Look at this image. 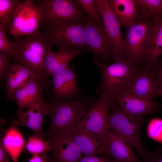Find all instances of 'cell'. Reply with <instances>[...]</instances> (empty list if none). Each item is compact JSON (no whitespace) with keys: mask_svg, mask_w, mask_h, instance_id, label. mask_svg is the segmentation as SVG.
Masks as SVG:
<instances>
[{"mask_svg":"<svg viewBox=\"0 0 162 162\" xmlns=\"http://www.w3.org/2000/svg\"><path fill=\"white\" fill-rule=\"evenodd\" d=\"M4 27L0 24V52H4L13 56L14 53L13 41L6 34Z\"/></svg>","mask_w":162,"mask_h":162,"instance_id":"f546056e","label":"cell"},{"mask_svg":"<svg viewBox=\"0 0 162 162\" xmlns=\"http://www.w3.org/2000/svg\"><path fill=\"white\" fill-rule=\"evenodd\" d=\"M41 18V9L36 6L33 1H21L10 25L9 35H12L16 40L40 32Z\"/></svg>","mask_w":162,"mask_h":162,"instance_id":"52a82bcc","label":"cell"},{"mask_svg":"<svg viewBox=\"0 0 162 162\" xmlns=\"http://www.w3.org/2000/svg\"><path fill=\"white\" fill-rule=\"evenodd\" d=\"M106 139L108 155L113 158L110 162H141L134 153L132 147L108 129Z\"/></svg>","mask_w":162,"mask_h":162,"instance_id":"ffe728a7","label":"cell"},{"mask_svg":"<svg viewBox=\"0 0 162 162\" xmlns=\"http://www.w3.org/2000/svg\"><path fill=\"white\" fill-rule=\"evenodd\" d=\"M51 48L47 50L44 62V70L48 77L52 76L62 71L68 67L69 63L74 57L83 52H88L86 48L83 50H58L55 52Z\"/></svg>","mask_w":162,"mask_h":162,"instance_id":"e0dca14e","label":"cell"},{"mask_svg":"<svg viewBox=\"0 0 162 162\" xmlns=\"http://www.w3.org/2000/svg\"><path fill=\"white\" fill-rule=\"evenodd\" d=\"M158 88L151 70L145 68L137 70L125 90L138 97L153 100L157 95Z\"/></svg>","mask_w":162,"mask_h":162,"instance_id":"2e32d148","label":"cell"},{"mask_svg":"<svg viewBox=\"0 0 162 162\" xmlns=\"http://www.w3.org/2000/svg\"><path fill=\"white\" fill-rule=\"evenodd\" d=\"M93 102L89 96L49 101L47 115L50 124L47 132L48 138L61 134L70 133L85 116Z\"/></svg>","mask_w":162,"mask_h":162,"instance_id":"7a4b0ae2","label":"cell"},{"mask_svg":"<svg viewBox=\"0 0 162 162\" xmlns=\"http://www.w3.org/2000/svg\"><path fill=\"white\" fill-rule=\"evenodd\" d=\"M33 76H35L29 69L19 64H13L5 78L6 98L13 100L16 90Z\"/></svg>","mask_w":162,"mask_h":162,"instance_id":"603a6c76","label":"cell"},{"mask_svg":"<svg viewBox=\"0 0 162 162\" xmlns=\"http://www.w3.org/2000/svg\"><path fill=\"white\" fill-rule=\"evenodd\" d=\"M13 122L1 139L2 144L13 162H18L19 156L26 144L21 132Z\"/></svg>","mask_w":162,"mask_h":162,"instance_id":"cb8c5ba5","label":"cell"},{"mask_svg":"<svg viewBox=\"0 0 162 162\" xmlns=\"http://www.w3.org/2000/svg\"><path fill=\"white\" fill-rule=\"evenodd\" d=\"M103 21L105 32L112 46L111 58L114 62L126 60L123 50L124 38L120 23L110 6L108 0H94Z\"/></svg>","mask_w":162,"mask_h":162,"instance_id":"30bf717a","label":"cell"},{"mask_svg":"<svg viewBox=\"0 0 162 162\" xmlns=\"http://www.w3.org/2000/svg\"><path fill=\"white\" fill-rule=\"evenodd\" d=\"M52 77L53 99H70L78 97L79 90L73 67L68 66Z\"/></svg>","mask_w":162,"mask_h":162,"instance_id":"9a60e30c","label":"cell"},{"mask_svg":"<svg viewBox=\"0 0 162 162\" xmlns=\"http://www.w3.org/2000/svg\"><path fill=\"white\" fill-rule=\"evenodd\" d=\"M108 155L97 156L95 155L84 156L77 162H110Z\"/></svg>","mask_w":162,"mask_h":162,"instance_id":"d6a6232c","label":"cell"},{"mask_svg":"<svg viewBox=\"0 0 162 162\" xmlns=\"http://www.w3.org/2000/svg\"><path fill=\"white\" fill-rule=\"evenodd\" d=\"M116 103L125 113L134 117L142 116L146 114H152L158 109V105L153 100L143 99L125 90L114 100Z\"/></svg>","mask_w":162,"mask_h":162,"instance_id":"5bb4252c","label":"cell"},{"mask_svg":"<svg viewBox=\"0 0 162 162\" xmlns=\"http://www.w3.org/2000/svg\"><path fill=\"white\" fill-rule=\"evenodd\" d=\"M111 108L112 112L108 119V129L134 148L143 158L148 156L150 153L144 148L140 138L142 116H129L114 103Z\"/></svg>","mask_w":162,"mask_h":162,"instance_id":"277c9868","label":"cell"},{"mask_svg":"<svg viewBox=\"0 0 162 162\" xmlns=\"http://www.w3.org/2000/svg\"><path fill=\"white\" fill-rule=\"evenodd\" d=\"M157 94V95H159L162 97V87L158 86Z\"/></svg>","mask_w":162,"mask_h":162,"instance_id":"8d00e7d4","label":"cell"},{"mask_svg":"<svg viewBox=\"0 0 162 162\" xmlns=\"http://www.w3.org/2000/svg\"><path fill=\"white\" fill-rule=\"evenodd\" d=\"M159 61L162 62V55L161 56V59H160Z\"/></svg>","mask_w":162,"mask_h":162,"instance_id":"74e56055","label":"cell"},{"mask_svg":"<svg viewBox=\"0 0 162 162\" xmlns=\"http://www.w3.org/2000/svg\"><path fill=\"white\" fill-rule=\"evenodd\" d=\"M49 105V101L41 96L29 105L25 111L17 114V118L13 122L16 125L27 127L35 135L44 139L43 122L45 116L48 115Z\"/></svg>","mask_w":162,"mask_h":162,"instance_id":"4fadbf2b","label":"cell"},{"mask_svg":"<svg viewBox=\"0 0 162 162\" xmlns=\"http://www.w3.org/2000/svg\"><path fill=\"white\" fill-rule=\"evenodd\" d=\"M44 89L43 84L35 76L30 78L17 89L14 92L13 99L17 104V114L23 112L35 100L42 96Z\"/></svg>","mask_w":162,"mask_h":162,"instance_id":"d6986e66","label":"cell"},{"mask_svg":"<svg viewBox=\"0 0 162 162\" xmlns=\"http://www.w3.org/2000/svg\"><path fill=\"white\" fill-rule=\"evenodd\" d=\"M151 24L142 19L126 28L124 55L127 61L136 66L145 63L146 41Z\"/></svg>","mask_w":162,"mask_h":162,"instance_id":"9c48e42d","label":"cell"},{"mask_svg":"<svg viewBox=\"0 0 162 162\" xmlns=\"http://www.w3.org/2000/svg\"><path fill=\"white\" fill-rule=\"evenodd\" d=\"M70 133L84 156L108 155L106 149L90 131L84 128H76Z\"/></svg>","mask_w":162,"mask_h":162,"instance_id":"44dd1931","label":"cell"},{"mask_svg":"<svg viewBox=\"0 0 162 162\" xmlns=\"http://www.w3.org/2000/svg\"><path fill=\"white\" fill-rule=\"evenodd\" d=\"M52 155L51 162H77L82 153L70 133L61 134L48 138Z\"/></svg>","mask_w":162,"mask_h":162,"instance_id":"7c38bea8","label":"cell"},{"mask_svg":"<svg viewBox=\"0 0 162 162\" xmlns=\"http://www.w3.org/2000/svg\"><path fill=\"white\" fill-rule=\"evenodd\" d=\"M151 71L158 86L162 87V62L159 61Z\"/></svg>","mask_w":162,"mask_h":162,"instance_id":"1f68e13d","label":"cell"},{"mask_svg":"<svg viewBox=\"0 0 162 162\" xmlns=\"http://www.w3.org/2000/svg\"><path fill=\"white\" fill-rule=\"evenodd\" d=\"M76 1L90 19L104 28L102 18L97 10L94 0H77Z\"/></svg>","mask_w":162,"mask_h":162,"instance_id":"83f0119b","label":"cell"},{"mask_svg":"<svg viewBox=\"0 0 162 162\" xmlns=\"http://www.w3.org/2000/svg\"><path fill=\"white\" fill-rule=\"evenodd\" d=\"M162 55V21L152 23L148 34L146 48L145 68L151 70Z\"/></svg>","mask_w":162,"mask_h":162,"instance_id":"ac0fdd59","label":"cell"},{"mask_svg":"<svg viewBox=\"0 0 162 162\" xmlns=\"http://www.w3.org/2000/svg\"><path fill=\"white\" fill-rule=\"evenodd\" d=\"M38 6L42 10L40 26L57 21L84 22L86 16L76 0H40Z\"/></svg>","mask_w":162,"mask_h":162,"instance_id":"ba28073f","label":"cell"},{"mask_svg":"<svg viewBox=\"0 0 162 162\" xmlns=\"http://www.w3.org/2000/svg\"><path fill=\"white\" fill-rule=\"evenodd\" d=\"M12 56L10 54L0 52V80L1 83L6 78L7 74L10 68L12 63L11 61Z\"/></svg>","mask_w":162,"mask_h":162,"instance_id":"4dcf8cb0","label":"cell"},{"mask_svg":"<svg viewBox=\"0 0 162 162\" xmlns=\"http://www.w3.org/2000/svg\"><path fill=\"white\" fill-rule=\"evenodd\" d=\"M114 103L112 99L100 95L93 101L76 127L86 129L92 132L106 150V132L109 112Z\"/></svg>","mask_w":162,"mask_h":162,"instance_id":"8992f818","label":"cell"},{"mask_svg":"<svg viewBox=\"0 0 162 162\" xmlns=\"http://www.w3.org/2000/svg\"><path fill=\"white\" fill-rule=\"evenodd\" d=\"M48 162H51L50 161V159L49 158V160H48Z\"/></svg>","mask_w":162,"mask_h":162,"instance_id":"f35d334b","label":"cell"},{"mask_svg":"<svg viewBox=\"0 0 162 162\" xmlns=\"http://www.w3.org/2000/svg\"><path fill=\"white\" fill-rule=\"evenodd\" d=\"M45 26L41 33L52 46L58 50L86 48L84 22L57 21Z\"/></svg>","mask_w":162,"mask_h":162,"instance_id":"5b68a950","label":"cell"},{"mask_svg":"<svg viewBox=\"0 0 162 162\" xmlns=\"http://www.w3.org/2000/svg\"><path fill=\"white\" fill-rule=\"evenodd\" d=\"M27 151L32 155L45 154L51 151L49 142L36 135L30 136L26 144Z\"/></svg>","mask_w":162,"mask_h":162,"instance_id":"4316f807","label":"cell"},{"mask_svg":"<svg viewBox=\"0 0 162 162\" xmlns=\"http://www.w3.org/2000/svg\"><path fill=\"white\" fill-rule=\"evenodd\" d=\"M147 132L151 138L162 143V119H152L148 125Z\"/></svg>","mask_w":162,"mask_h":162,"instance_id":"f1b7e54d","label":"cell"},{"mask_svg":"<svg viewBox=\"0 0 162 162\" xmlns=\"http://www.w3.org/2000/svg\"><path fill=\"white\" fill-rule=\"evenodd\" d=\"M18 0H0V24L9 30L13 17L21 2Z\"/></svg>","mask_w":162,"mask_h":162,"instance_id":"484cf974","label":"cell"},{"mask_svg":"<svg viewBox=\"0 0 162 162\" xmlns=\"http://www.w3.org/2000/svg\"><path fill=\"white\" fill-rule=\"evenodd\" d=\"M121 26L126 28L142 20L135 0H108Z\"/></svg>","mask_w":162,"mask_h":162,"instance_id":"7402d4cb","label":"cell"},{"mask_svg":"<svg viewBox=\"0 0 162 162\" xmlns=\"http://www.w3.org/2000/svg\"><path fill=\"white\" fill-rule=\"evenodd\" d=\"M13 43L14 61L31 70L51 96V80L46 75L44 65L47 51L52 46L40 32L24 36L13 41Z\"/></svg>","mask_w":162,"mask_h":162,"instance_id":"6da1fadb","label":"cell"},{"mask_svg":"<svg viewBox=\"0 0 162 162\" xmlns=\"http://www.w3.org/2000/svg\"><path fill=\"white\" fill-rule=\"evenodd\" d=\"M93 62L99 69L101 76L98 88L100 96L112 100L125 90L134 74L137 66L126 60L109 64L97 58Z\"/></svg>","mask_w":162,"mask_h":162,"instance_id":"3957f363","label":"cell"},{"mask_svg":"<svg viewBox=\"0 0 162 162\" xmlns=\"http://www.w3.org/2000/svg\"><path fill=\"white\" fill-rule=\"evenodd\" d=\"M10 157L5 150L2 143V139L0 142V162H13Z\"/></svg>","mask_w":162,"mask_h":162,"instance_id":"836d02e7","label":"cell"},{"mask_svg":"<svg viewBox=\"0 0 162 162\" xmlns=\"http://www.w3.org/2000/svg\"><path fill=\"white\" fill-rule=\"evenodd\" d=\"M48 160L49 158L44 154H38L33 155L28 162H48Z\"/></svg>","mask_w":162,"mask_h":162,"instance_id":"d590c367","label":"cell"},{"mask_svg":"<svg viewBox=\"0 0 162 162\" xmlns=\"http://www.w3.org/2000/svg\"><path fill=\"white\" fill-rule=\"evenodd\" d=\"M143 162H162V154H151L143 158Z\"/></svg>","mask_w":162,"mask_h":162,"instance_id":"e575fe53","label":"cell"},{"mask_svg":"<svg viewBox=\"0 0 162 162\" xmlns=\"http://www.w3.org/2000/svg\"><path fill=\"white\" fill-rule=\"evenodd\" d=\"M142 19L157 23L162 21V0H135Z\"/></svg>","mask_w":162,"mask_h":162,"instance_id":"d4e9b609","label":"cell"},{"mask_svg":"<svg viewBox=\"0 0 162 162\" xmlns=\"http://www.w3.org/2000/svg\"><path fill=\"white\" fill-rule=\"evenodd\" d=\"M85 24V43L88 52L95 58L105 63L111 58L112 46L104 29L86 16Z\"/></svg>","mask_w":162,"mask_h":162,"instance_id":"8fae6325","label":"cell"}]
</instances>
